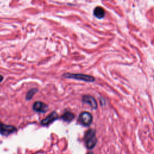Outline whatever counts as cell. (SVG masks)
Returning <instances> with one entry per match:
<instances>
[{
	"label": "cell",
	"mask_w": 154,
	"mask_h": 154,
	"mask_svg": "<svg viewBox=\"0 0 154 154\" xmlns=\"http://www.w3.org/2000/svg\"><path fill=\"white\" fill-rule=\"evenodd\" d=\"M85 146L88 149H92L97 144L98 140L96 137V131L93 129H90L85 133L84 137Z\"/></svg>",
	"instance_id": "cell-1"
},
{
	"label": "cell",
	"mask_w": 154,
	"mask_h": 154,
	"mask_svg": "<svg viewBox=\"0 0 154 154\" xmlns=\"http://www.w3.org/2000/svg\"><path fill=\"white\" fill-rule=\"evenodd\" d=\"M63 77L66 78H71V79H75L77 80L86 81V82H93L95 79L93 77L81 74H71V73H66L63 75Z\"/></svg>",
	"instance_id": "cell-2"
},
{
	"label": "cell",
	"mask_w": 154,
	"mask_h": 154,
	"mask_svg": "<svg viewBox=\"0 0 154 154\" xmlns=\"http://www.w3.org/2000/svg\"><path fill=\"white\" fill-rule=\"evenodd\" d=\"M93 121V116L89 113L84 111L80 114L78 117V122L83 126L89 127L91 125Z\"/></svg>",
	"instance_id": "cell-3"
},
{
	"label": "cell",
	"mask_w": 154,
	"mask_h": 154,
	"mask_svg": "<svg viewBox=\"0 0 154 154\" xmlns=\"http://www.w3.org/2000/svg\"><path fill=\"white\" fill-rule=\"evenodd\" d=\"M17 131V128L13 125H6L0 122V134L4 136H8Z\"/></svg>",
	"instance_id": "cell-4"
},
{
	"label": "cell",
	"mask_w": 154,
	"mask_h": 154,
	"mask_svg": "<svg viewBox=\"0 0 154 154\" xmlns=\"http://www.w3.org/2000/svg\"><path fill=\"white\" fill-rule=\"evenodd\" d=\"M59 116L56 111H53L49 114L46 118L43 119L40 122V124L42 126H48L49 124H52L53 122L58 119Z\"/></svg>",
	"instance_id": "cell-5"
},
{
	"label": "cell",
	"mask_w": 154,
	"mask_h": 154,
	"mask_svg": "<svg viewBox=\"0 0 154 154\" xmlns=\"http://www.w3.org/2000/svg\"><path fill=\"white\" fill-rule=\"evenodd\" d=\"M33 109L36 112L45 113L48 111V106L46 104H45L44 102L38 101L33 104Z\"/></svg>",
	"instance_id": "cell-6"
},
{
	"label": "cell",
	"mask_w": 154,
	"mask_h": 154,
	"mask_svg": "<svg viewBox=\"0 0 154 154\" xmlns=\"http://www.w3.org/2000/svg\"><path fill=\"white\" fill-rule=\"evenodd\" d=\"M82 100L85 104H89L93 109H96L98 104L95 99L90 95H84L82 96Z\"/></svg>",
	"instance_id": "cell-7"
},
{
	"label": "cell",
	"mask_w": 154,
	"mask_h": 154,
	"mask_svg": "<svg viewBox=\"0 0 154 154\" xmlns=\"http://www.w3.org/2000/svg\"><path fill=\"white\" fill-rule=\"evenodd\" d=\"M93 14L95 17L98 19L103 18L105 16V10L101 7H96L93 11Z\"/></svg>",
	"instance_id": "cell-8"
},
{
	"label": "cell",
	"mask_w": 154,
	"mask_h": 154,
	"mask_svg": "<svg viewBox=\"0 0 154 154\" xmlns=\"http://www.w3.org/2000/svg\"><path fill=\"white\" fill-rule=\"evenodd\" d=\"M63 121L66 122H71L75 118V115L69 111H67L64 113L60 117Z\"/></svg>",
	"instance_id": "cell-9"
},
{
	"label": "cell",
	"mask_w": 154,
	"mask_h": 154,
	"mask_svg": "<svg viewBox=\"0 0 154 154\" xmlns=\"http://www.w3.org/2000/svg\"><path fill=\"white\" fill-rule=\"evenodd\" d=\"M37 92H38V89H35V88L30 90L28 92V93H27V95H26V99L28 100H31V99L33 98V96L35 95V93H36Z\"/></svg>",
	"instance_id": "cell-10"
},
{
	"label": "cell",
	"mask_w": 154,
	"mask_h": 154,
	"mask_svg": "<svg viewBox=\"0 0 154 154\" xmlns=\"http://www.w3.org/2000/svg\"><path fill=\"white\" fill-rule=\"evenodd\" d=\"M3 80V77L0 75V82H1Z\"/></svg>",
	"instance_id": "cell-11"
},
{
	"label": "cell",
	"mask_w": 154,
	"mask_h": 154,
	"mask_svg": "<svg viewBox=\"0 0 154 154\" xmlns=\"http://www.w3.org/2000/svg\"><path fill=\"white\" fill-rule=\"evenodd\" d=\"M87 154H94V153L93 152H89Z\"/></svg>",
	"instance_id": "cell-12"
}]
</instances>
